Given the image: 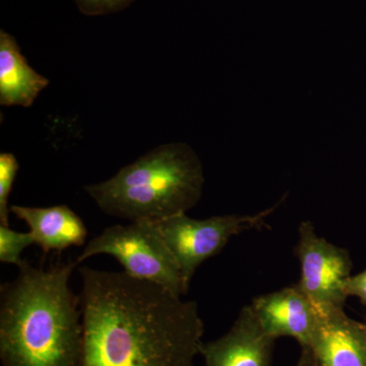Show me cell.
Here are the masks:
<instances>
[{
	"mask_svg": "<svg viewBox=\"0 0 366 366\" xmlns=\"http://www.w3.org/2000/svg\"><path fill=\"white\" fill-rule=\"evenodd\" d=\"M79 274L81 366H194L204 342L196 301L124 271Z\"/></svg>",
	"mask_w": 366,
	"mask_h": 366,
	"instance_id": "6da1fadb",
	"label": "cell"
},
{
	"mask_svg": "<svg viewBox=\"0 0 366 366\" xmlns=\"http://www.w3.org/2000/svg\"><path fill=\"white\" fill-rule=\"evenodd\" d=\"M76 262L49 268L25 262L0 290L2 366H81V296L69 287Z\"/></svg>",
	"mask_w": 366,
	"mask_h": 366,
	"instance_id": "7a4b0ae2",
	"label": "cell"
},
{
	"mask_svg": "<svg viewBox=\"0 0 366 366\" xmlns=\"http://www.w3.org/2000/svg\"><path fill=\"white\" fill-rule=\"evenodd\" d=\"M203 165L184 143L161 144L114 177L86 185V194L108 215L136 221L165 220L194 208L203 194Z\"/></svg>",
	"mask_w": 366,
	"mask_h": 366,
	"instance_id": "3957f363",
	"label": "cell"
},
{
	"mask_svg": "<svg viewBox=\"0 0 366 366\" xmlns=\"http://www.w3.org/2000/svg\"><path fill=\"white\" fill-rule=\"evenodd\" d=\"M97 254L112 255L134 278L153 282L180 296L189 291L172 252L153 221L106 228L86 245L76 264Z\"/></svg>",
	"mask_w": 366,
	"mask_h": 366,
	"instance_id": "277c9868",
	"label": "cell"
},
{
	"mask_svg": "<svg viewBox=\"0 0 366 366\" xmlns=\"http://www.w3.org/2000/svg\"><path fill=\"white\" fill-rule=\"evenodd\" d=\"M282 203L283 199L254 215L194 219L182 213L156 223L189 288L192 277L203 262L222 252L234 236L267 227L269 217Z\"/></svg>",
	"mask_w": 366,
	"mask_h": 366,
	"instance_id": "5b68a950",
	"label": "cell"
},
{
	"mask_svg": "<svg viewBox=\"0 0 366 366\" xmlns=\"http://www.w3.org/2000/svg\"><path fill=\"white\" fill-rule=\"evenodd\" d=\"M296 254L301 271L298 285L315 307L344 308L348 298L345 284L352 269L349 252L320 236L312 222L303 221L298 227Z\"/></svg>",
	"mask_w": 366,
	"mask_h": 366,
	"instance_id": "8992f818",
	"label": "cell"
},
{
	"mask_svg": "<svg viewBox=\"0 0 366 366\" xmlns=\"http://www.w3.org/2000/svg\"><path fill=\"white\" fill-rule=\"evenodd\" d=\"M274 342L249 305L240 310L227 333L203 342L199 355L206 366H269Z\"/></svg>",
	"mask_w": 366,
	"mask_h": 366,
	"instance_id": "52a82bcc",
	"label": "cell"
},
{
	"mask_svg": "<svg viewBox=\"0 0 366 366\" xmlns=\"http://www.w3.org/2000/svg\"><path fill=\"white\" fill-rule=\"evenodd\" d=\"M250 305L269 336L295 339L301 348L310 346L319 310L298 284L257 296Z\"/></svg>",
	"mask_w": 366,
	"mask_h": 366,
	"instance_id": "ba28073f",
	"label": "cell"
},
{
	"mask_svg": "<svg viewBox=\"0 0 366 366\" xmlns=\"http://www.w3.org/2000/svg\"><path fill=\"white\" fill-rule=\"evenodd\" d=\"M319 310V320L308 350L315 366H366V332L362 322L344 308Z\"/></svg>",
	"mask_w": 366,
	"mask_h": 366,
	"instance_id": "9c48e42d",
	"label": "cell"
},
{
	"mask_svg": "<svg viewBox=\"0 0 366 366\" xmlns=\"http://www.w3.org/2000/svg\"><path fill=\"white\" fill-rule=\"evenodd\" d=\"M11 212L29 226L35 244L44 254L81 247L88 236L85 223L66 204L48 208L14 204Z\"/></svg>",
	"mask_w": 366,
	"mask_h": 366,
	"instance_id": "30bf717a",
	"label": "cell"
},
{
	"mask_svg": "<svg viewBox=\"0 0 366 366\" xmlns=\"http://www.w3.org/2000/svg\"><path fill=\"white\" fill-rule=\"evenodd\" d=\"M49 79L41 76L21 54L13 35L0 31V104L30 107Z\"/></svg>",
	"mask_w": 366,
	"mask_h": 366,
	"instance_id": "8fae6325",
	"label": "cell"
},
{
	"mask_svg": "<svg viewBox=\"0 0 366 366\" xmlns=\"http://www.w3.org/2000/svg\"><path fill=\"white\" fill-rule=\"evenodd\" d=\"M32 244L35 242L30 232H18L9 226L0 225V262L20 268L26 262L21 259V254Z\"/></svg>",
	"mask_w": 366,
	"mask_h": 366,
	"instance_id": "7c38bea8",
	"label": "cell"
},
{
	"mask_svg": "<svg viewBox=\"0 0 366 366\" xmlns=\"http://www.w3.org/2000/svg\"><path fill=\"white\" fill-rule=\"evenodd\" d=\"M19 168L20 165L14 154H0V225L2 226H9V197Z\"/></svg>",
	"mask_w": 366,
	"mask_h": 366,
	"instance_id": "4fadbf2b",
	"label": "cell"
},
{
	"mask_svg": "<svg viewBox=\"0 0 366 366\" xmlns=\"http://www.w3.org/2000/svg\"><path fill=\"white\" fill-rule=\"evenodd\" d=\"M81 14L89 16H105L122 11L137 0H74Z\"/></svg>",
	"mask_w": 366,
	"mask_h": 366,
	"instance_id": "5bb4252c",
	"label": "cell"
},
{
	"mask_svg": "<svg viewBox=\"0 0 366 366\" xmlns=\"http://www.w3.org/2000/svg\"><path fill=\"white\" fill-rule=\"evenodd\" d=\"M346 295L360 298L366 305V269L361 273L350 276L345 284Z\"/></svg>",
	"mask_w": 366,
	"mask_h": 366,
	"instance_id": "9a60e30c",
	"label": "cell"
},
{
	"mask_svg": "<svg viewBox=\"0 0 366 366\" xmlns=\"http://www.w3.org/2000/svg\"><path fill=\"white\" fill-rule=\"evenodd\" d=\"M296 366H315L312 353L307 348H301L300 357Z\"/></svg>",
	"mask_w": 366,
	"mask_h": 366,
	"instance_id": "2e32d148",
	"label": "cell"
},
{
	"mask_svg": "<svg viewBox=\"0 0 366 366\" xmlns=\"http://www.w3.org/2000/svg\"><path fill=\"white\" fill-rule=\"evenodd\" d=\"M363 327H365V332H366V322H363Z\"/></svg>",
	"mask_w": 366,
	"mask_h": 366,
	"instance_id": "e0dca14e",
	"label": "cell"
}]
</instances>
